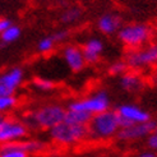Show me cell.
<instances>
[{
	"mask_svg": "<svg viewBox=\"0 0 157 157\" xmlns=\"http://www.w3.org/2000/svg\"><path fill=\"white\" fill-rule=\"evenodd\" d=\"M120 129L119 115L116 110L109 109L104 113L92 115L87 124V133L91 140H109L116 137Z\"/></svg>",
	"mask_w": 157,
	"mask_h": 157,
	"instance_id": "6da1fadb",
	"label": "cell"
},
{
	"mask_svg": "<svg viewBox=\"0 0 157 157\" xmlns=\"http://www.w3.org/2000/svg\"><path fill=\"white\" fill-rule=\"evenodd\" d=\"M67 109L59 104H48L37 107L32 113H29L22 121L27 125V128H37L50 130L55 125L60 124L65 119Z\"/></svg>",
	"mask_w": 157,
	"mask_h": 157,
	"instance_id": "7a4b0ae2",
	"label": "cell"
},
{
	"mask_svg": "<svg viewBox=\"0 0 157 157\" xmlns=\"http://www.w3.org/2000/svg\"><path fill=\"white\" fill-rule=\"evenodd\" d=\"M49 137L55 144L64 147L77 146L88 138L87 125H77L64 120L49 130Z\"/></svg>",
	"mask_w": 157,
	"mask_h": 157,
	"instance_id": "3957f363",
	"label": "cell"
},
{
	"mask_svg": "<svg viewBox=\"0 0 157 157\" xmlns=\"http://www.w3.org/2000/svg\"><path fill=\"white\" fill-rule=\"evenodd\" d=\"M152 29L143 23H129L120 27L117 37L120 42L128 49H138L144 46L151 38Z\"/></svg>",
	"mask_w": 157,
	"mask_h": 157,
	"instance_id": "277c9868",
	"label": "cell"
},
{
	"mask_svg": "<svg viewBox=\"0 0 157 157\" xmlns=\"http://www.w3.org/2000/svg\"><path fill=\"white\" fill-rule=\"evenodd\" d=\"M67 109L70 110H79V111H86L91 115L104 113L110 109V97L109 93L105 90H98L93 92L92 95L84 98L74 100L72 101Z\"/></svg>",
	"mask_w": 157,
	"mask_h": 157,
	"instance_id": "5b68a950",
	"label": "cell"
},
{
	"mask_svg": "<svg viewBox=\"0 0 157 157\" xmlns=\"http://www.w3.org/2000/svg\"><path fill=\"white\" fill-rule=\"evenodd\" d=\"M128 68L143 69L157 64V44H151L138 49H132L125 55Z\"/></svg>",
	"mask_w": 157,
	"mask_h": 157,
	"instance_id": "8992f818",
	"label": "cell"
},
{
	"mask_svg": "<svg viewBox=\"0 0 157 157\" xmlns=\"http://www.w3.org/2000/svg\"><path fill=\"white\" fill-rule=\"evenodd\" d=\"M27 136L28 128L22 120L5 116L0 120V144L18 142Z\"/></svg>",
	"mask_w": 157,
	"mask_h": 157,
	"instance_id": "52a82bcc",
	"label": "cell"
},
{
	"mask_svg": "<svg viewBox=\"0 0 157 157\" xmlns=\"http://www.w3.org/2000/svg\"><path fill=\"white\" fill-rule=\"evenodd\" d=\"M116 113L119 115L120 128H125L132 124H138L151 120L150 113L134 104H123L116 109Z\"/></svg>",
	"mask_w": 157,
	"mask_h": 157,
	"instance_id": "ba28073f",
	"label": "cell"
},
{
	"mask_svg": "<svg viewBox=\"0 0 157 157\" xmlns=\"http://www.w3.org/2000/svg\"><path fill=\"white\" fill-rule=\"evenodd\" d=\"M157 128V121L148 120L144 123L132 124L129 127L120 128L116 134V138L123 142H132V140H138L142 138H147L148 136L153 133Z\"/></svg>",
	"mask_w": 157,
	"mask_h": 157,
	"instance_id": "9c48e42d",
	"label": "cell"
},
{
	"mask_svg": "<svg viewBox=\"0 0 157 157\" xmlns=\"http://www.w3.org/2000/svg\"><path fill=\"white\" fill-rule=\"evenodd\" d=\"M25 81V72L22 68L14 67L0 74V97L15 95L17 90Z\"/></svg>",
	"mask_w": 157,
	"mask_h": 157,
	"instance_id": "30bf717a",
	"label": "cell"
},
{
	"mask_svg": "<svg viewBox=\"0 0 157 157\" xmlns=\"http://www.w3.org/2000/svg\"><path fill=\"white\" fill-rule=\"evenodd\" d=\"M63 60L72 72H81L86 67V60L83 56L82 48L77 45H67L61 51Z\"/></svg>",
	"mask_w": 157,
	"mask_h": 157,
	"instance_id": "8fae6325",
	"label": "cell"
},
{
	"mask_svg": "<svg viewBox=\"0 0 157 157\" xmlns=\"http://www.w3.org/2000/svg\"><path fill=\"white\" fill-rule=\"evenodd\" d=\"M82 51H83V56L87 64H96L100 60L101 54L104 51V42L96 37L88 38L82 46Z\"/></svg>",
	"mask_w": 157,
	"mask_h": 157,
	"instance_id": "7c38bea8",
	"label": "cell"
},
{
	"mask_svg": "<svg viewBox=\"0 0 157 157\" xmlns=\"http://www.w3.org/2000/svg\"><path fill=\"white\" fill-rule=\"evenodd\" d=\"M120 27H121L120 18L113 13H105L97 21V28L104 35H109V36L115 35L119 32Z\"/></svg>",
	"mask_w": 157,
	"mask_h": 157,
	"instance_id": "4fadbf2b",
	"label": "cell"
},
{
	"mask_svg": "<svg viewBox=\"0 0 157 157\" xmlns=\"http://www.w3.org/2000/svg\"><path fill=\"white\" fill-rule=\"evenodd\" d=\"M119 82H120V87L124 91L132 92V93L140 91L144 84L143 78L136 72H125L124 74L120 75Z\"/></svg>",
	"mask_w": 157,
	"mask_h": 157,
	"instance_id": "5bb4252c",
	"label": "cell"
},
{
	"mask_svg": "<svg viewBox=\"0 0 157 157\" xmlns=\"http://www.w3.org/2000/svg\"><path fill=\"white\" fill-rule=\"evenodd\" d=\"M17 146L23 150L25 152H27L28 155H33V153H40L42 152L45 148H46V143L42 142L40 139H22V140H18Z\"/></svg>",
	"mask_w": 157,
	"mask_h": 157,
	"instance_id": "9a60e30c",
	"label": "cell"
},
{
	"mask_svg": "<svg viewBox=\"0 0 157 157\" xmlns=\"http://www.w3.org/2000/svg\"><path fill=\"white\" fill-rule=\"evenodd\" d=\"M91 117H92V115L86 113V111L67 109L64 120L68 121V123H72V124H77V125H87L91 120Z\"/></svg>",
	"mask_w": 157,
	"mask_h": 157,
	"instance_id": "2e32d148",
	"label": "cell"
},
{
	"mask_svg": "<svg viewBox=\"0 0 157 157\" xmlns=\"http://www.w3.org/2000/svg\"><path fill=\"white\" fill-rule=\"evenodd\" d=\"M21 33H22L21 27L13 23L10 27H8L5 31L0 33V41H2L3 45H10L18 40L21 37Z\"/></svg>",
	"mask_w": 157,
	"mask_h": 157,
	"instance_id": "e0dca14e",
	"label": "cell"
},
{
	"mask_svg": "<svg viewBox=\"0 0 157 157\" xmlns=\"http://www.w3.org/2000/svg\"><path fill=\"white\" fill-rule=\"evenodd\" d=\"M0 157H29V155L21 150L15 142H13V143L2 144V147H0Z\"/></svg>",
	"mask_w": 157,
	"mask_h": 157,
	"instance_id": "ac0fdd59",
	"label": "cell"
},
{
	"mask_svg": "<svg viewBox=\"0 0 157 157\" xmlns=\"http://www.w3.org/2000/svg\"><path fill=\"white\" fill-rule=\"evenodd\" d=\"M18 105V98L15 95H6L0 97V114L5 115L6 113H10Z\"/></svg>",
	"mask_w": 157,
	"mask_h": 157,
	"instance_id": "d6986e66",
	"label": "cell"
},
{
	"mask_svg": "<svg viewBox=\"0 0 157 157\" xmlns=\"http://www.w3.org/2000/svg\"><path fill=\"white\" fill-rule=\"evenodd\" d=\"M81 17H82V10L77 6H72V8H68V9L61 14L60 21L63 23H65V25H70V23L79 21Z\"/></svg>",
	"mask_w": 157,
	"mask_h": 157,
	"instance_id": "ffe728a7",
	"label": "cell"
},
{
	"mask_svg": "<svg viewBox=\"0 0 157 157\" xmlns=\"http://www.w3.org/2000/svg\"><path fill=\"white\" fill-rule=\"evenodd\" d=\"M56 41H55L54 36H46V37H42L40 41L37 42V51L41 52V54H48L50 51H52L56 46Z\"/></svg>",
	"mask_w": 157,
	"mask_h": 157,
	"instance_id": "44dd1931",
	"label": "cell"
},
{
	"mask_svg": "<svg viewBox=\"0 0 157 157\" xmlns=\"http://www.w3.org/2000/svg\"><path fill=\"white\" fill-rule=\"evenodd\" d=\"M125 72H128V64L125 60H116L109 67V74L111 75H121Z\"/></svg>",
	"mask_w": 157,
	"mask_h": 157,
	"instance_id": "7402d4cb",
	"label": "cell"
},
{
	"mask_svg": "<svg viewBox=\"0 0 157 157\" xmlns=\"http://www.w3.org/2000/svg\"><path fill=\"white\" fill-rule=\"evenodd\" d=\"M33 86L41 92H49L55 88V83L48 78H35L33 79Z\"/></svg>",
	"mask_w": 157,
	"mask_h": 157,
	"instance_id": "603a6c76",
	"label": "cell"
},
{
	"mask_svg": "<svg viewBox=\"0 0 157 157\" xmlns=\"http://www.w3.org/2000/svg\"><path fill=\"white\" fill-rule=\"evenodd\" d=\"M147 146L151 151L157 152V132L156 130L147 137Z\"/></svg>",
	"mask_w": 157,
	"mask_h": 157,
	"instance_id": "cb8c5ba5",
	"label": "cell"
},
{
	"mask_svg": "<svg viewBox=\"0 0 157 157\" xmlns=\"http://www.w3.org/2000/svg\"><path fill=\"white\" fill-rule=\"evenodd\" d=\"M52 36H54V38H55V41L59 44V42L67 41V38L69 37V32H68L67 29H61V31H58V32H55Z\"/></svg>",
	"mask_w": 157,
	"mask_h": 157,
	"instance_id": "d4e9b609",
	"label": "cell"
},
{
	"mask_svg": "<svg viewBox=\"0 0 157 157\" xmlns=\"http://www.w3.org/2000/svg\"><path fill=\"white\" fill-rule=\"evenodd\" d=\"M13 25V21L9 18H0V33L5 31L8 27H10Z\"/></svg>",
	"mask_w": 157,
	"mask_h": 157,
	"instance_id": "484cf974",
	"label": "cell"
},
{
	"mask_svg": "<svg viewBox=\"0 0 157 157\" xmlns=\"http://www.w3.org/2000/svg\"><path fill=\"white\" fill-rule=\"evenodd\" d=\"M137 157H157V155L153 151H146V152L139 153Z\"/></svg>",
	"mask_w": 157,
	"mask_h": 157,
	"instance_id": "4316f807",
	"label": "cell"
},
{
	"mask_svg": "<svg viewBox=\"0 0 157 157\" xmlns=\"http://www.w3.org/2000/svg\"><path fill=\"white\" fill-rule=\"evenodd\" d=\"M3 117H4V115H3V114H0V120H2Z\"/></svg>",
	"mask_w": 157,
	"mask_h": 157,
	"instance_id": "83f0119b",
	"label": "cell"
},
{
	"mask_svg": "<svg viewBox=\"0 0 157 157\" xmlns=\"http://www.w3.org/2000/svg\"><path fill=\"white\" fill-rule=\"evenodd\" d=\"M156 132H157V128H156Z\"/></svg>",
	"mask_w": 157,
	"mask_h": 157,
	"instance_id": "f1b7e54d",
	"label": "cell"
},
{
	"mask_svg": "<svg viewBox=\"0 0 157 157\" xmlns=\"http://www.w3.org/2000/svg\"><path fill=\"white\" fill-rule=\"evenodd\" d=\"M56 157H60V156H56Z\"/></svg>",
	"mask_w": 157,
	"mask_h": 157,
	"instance_id": "f546056e",
	"label": "cell"
}]
</instances>
